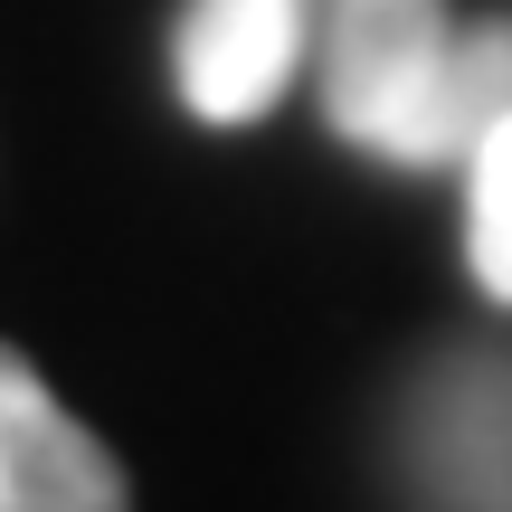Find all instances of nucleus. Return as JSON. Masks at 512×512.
I'll return each instance as SVG.
<instances>
[{
	"label": "nucleus",
	"mask_w": 512,
	"mask_h": 512,
	"mask_svg": "<svg viewBox=\"0 0 512 512\" xmlns=\"http://www.w3.org/2000/svg\"><path fill=\"white\" fill-rule=\"evenodd\" d=\"M465 266L494 304H512V114H494L465 152Z\"/></svg>",
	"instance_id": "obj_5"
},
{
	"label": "nucleus",
	"mask_w": 512,
	"mask_h": 512,
	"mask_svg": "<svg viewBox=\"0 0 512 512\" xmlns=\"http://www.w3.org/2000/svg\"><path fill=\"white\" fill-rule=\"evenodd\" d=\"M313 38V0H190L171 38V76L200 124H256L294 86V57Z\"/></svg>",
	"instance_id": "obj_2"
},
{
	"label": "nucleus",
	"mask_w": 512,
	"mask_h": 512,
	"mask_svg": "<svg viewBox=\"0 0 512 512\" xmlns=\"http://www.w3.org/2000/svg\"><path fill=\"white\" fill-rule=\"evenodd\" d=\"M124 503L114 456L38 389L29 361L0 351V512H105Z\"/></svg>",
	"instance_id": "obj_3"
},
{
	"label": "nucleus",
	"mask_w": 512,
	"mask_h": 512,
	"mask_svg": "<svg viewBox=\"0 0 512 512\" xmlns=\"http://www.w3.org/2000/svg\"><path fill=\"white\" fill-rule=\"evenodd\" d=\"M418 465L446 503H512V361H456L427 389Z\"/></svg>",
	"instance_id": "obj_4"
},
{
	"label": "nucleus",
	"mask_w": 512,
	"mask_h": 512,
	"mask_svg": "<svg viewBox=\"0 0 512 512\" xmlns=\"http://www.w3.org/2000/svg\"><path fill=\"white\" fill-rule=\"evenodd\" d=\"M323 114L342 143L380 152L399 171L465 162L475 114L456 76V29L437 0H332L323 38Z\"/></svg>",
	"instance_id": "obj_1"
}]
</instances>
